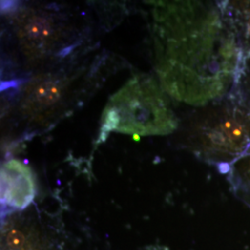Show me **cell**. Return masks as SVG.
<instances>
[{
	"label": "cell",
	"instance_id": "obj_1",
	"mask_svg": "<svg viewBox=\"0 0 250 250\" xmlns=\"http://www.w3.org/2000/svg\"><path fill=\"white\" fill-rule=\"evenodd\" d=\"M158 72L166 91L190 104H203L233 83L242 53L221 9L191 2L161 5Z\"/></svg>",
	"mask_w": 250,
	"mask_h": 250
},
{
	"label": "cell",
	"instance_id": "obj_2",
	"mask_svg": "<svg viewBox=\"0 0 250 250\" xmlns=\"http://www.w3.org/2000/svg\"><path fill=\"white\" fill-rule=\"evenodd\" d=\"M102 131L137 136L170 134L176 119L158 83L135 76L111 97L102 117Z\"/></svg>",
	"mask_w": 250,
	"mask_h": 250
},
{
	"label": "cell",
	"instance_id": "obj_3",
	"mask_svg": "<svg viewBox=\"0 0 250 250\" xmlns=\"http://www.w3.org/2000/svg\"><path fill=\"white\" fill-rule=\"evenodd\" d=\"M67 85L62 77L43 74L27 84L21 103L25 116L41 123L56 113L62 103Z\"/></svg>",
	"mask_w": 250,
	"mask_h": 250
},
{
	"label": "cell",
	"instance_id": "obj_4",
	"mask_svg": "<svg viewBox=\"0 0 250 250\" xmlns=\"http://www.w3.org/2000/svg\"><path fill=\"white\" fill-rule=\"evenodd\" d=\"M18 37L27 57L40 59L56 45L60 31L53 19L45 12L26 11L18 18Z\"/></svg>",
	"mask_w": 250,
	"mask_h": 250
},
{
	"label": "cell",
	"instance_id": "obj_5",
	"mask_svg": "<svg viewBox=\"0 0 250 250\" xmlns=\"http://www.w3.org/2000/svg\"><path fill=\"white\" fill-rule=\"evenodd\" d=\"M35 197V182L31 170L12 160L1 168V201L13 208L23 209Z\"/></svg>",
	"mask_w": 250,
	"mask_h": 250
},
{
	"label": "cell",
	"instance_id": "obj_6",
	"mask_svg": "<svg viewBox=\"0 0 250 250\" xmlns=\"http://www.w3.org/2000/svg\"><path fill=\"white\" fill-rule=\"evenodd\" d=\"M208 140L212 149L236 155L238 158L249 147L250 135L246 125L238 117H235L216 126L208 134Z\"/></svg>",
	"mask_w": 250,
	"mask_h": 250
},
{
	"label": "cell",
	"instance_id": "obj_7",
	"mask_svg": "<svg viewBox=\"0 0 250 250\" xmlns=\"http://www.w3.org/2000/svg\"><path fill=\"white\" fill-rule=\"evenodd\" d=\"M219 8L241 53L250 51V2H223Z\"/></svg>",
	"mask_w": 250,
	"mask_h": 250
},
{
	"label": "cell",
	"instance_id": "obj_8",
	"mask_svg": "<svg viewBox=\"0 0 250 250\" xmlns=\"http://www.w3.org/2000/svg\"><path fill=\"white\" fill-rule=\"evenodd\" d=\"M232 93L238 106L236 116L241 119L250 134V51L242 54Z\"/></svg>",
	"mask_w": 250,
	"mask_h": 250
},
{
	"label": "cell",
	"instance_id": "obj_9",
	"mask_svg": "<svg viewBox=\"0 0 250 250\" xmlns=\"http://www.w3.org/2000/svg\"><path fill=\"white\" fill-rule=\"evenodd\" d=\"M227 166L235 193L250 206V144L246 151Z\"/></svg>",
	"mask_w": 250,
	"mask_h": 250
},
{
	"label": "cell",
	"instance_id": "obj_10",
	"mask_svg": "<svg viewBox=\"0 0 250 250\" xmlns=\"http://www.w3.org/2000/svg\"><path fill=\"white\" fill-rule=\"evenodd\" d=\"M25 242L24 234L17 230H13L9 232L7 236V244L12 250H17L21 249Z\"/></svg>",
	"mask_w": 250,
	"mask_h": 250
}]
</instances>
